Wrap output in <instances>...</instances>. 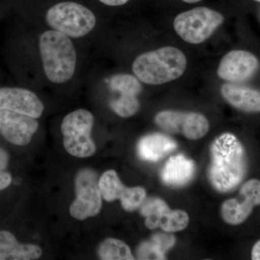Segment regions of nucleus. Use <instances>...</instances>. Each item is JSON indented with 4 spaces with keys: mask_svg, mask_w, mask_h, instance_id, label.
<instances>
[{
    "mask_svg": "<svg viewBox=\"0 0 260 260\" xmlns=\"http://www.w3.org/2000/svg\"><path fill=\"white\" fill-rule=\"evenodd\" d=\"M208 175L210 184L219 192L234 190L241 184L246 172L244 145L235 135L223 133L212 143Z\"/></svg>",
    "mask_w": 260,
    "mask_h": 260,
    "instance_id": "1",
    "label": "nucleus"
},
{
    "mask_svg": "<svg viewBox=\"0 0 260 260\" xmlns=\"http://www.w3.org/2000/svg\"><path fill=\"white\" fill-rule=\"evenodd\" d=\"M186 68L185 54L176 47H166L138 56L133 71L141 83L158 85L178 79Z\"/></svg>",
    "mask_w": 260,
    "mask_h": 260,
    "instance_id": "2",
    "label": "nucleus"
},
{
    "mask_svg": "<svg viewBox=\"0 0 260 260\" xmlns=\"http://www.w3.org/2000/svg\"><path fill=\"white\" fill-rule=\"evenodd\" d=\"M39 47L48 80L56 84L69 81L77 63L76 51L70 38L56 30H47L39 37Z\"/></svg>",
    "mask_w": 260,
    "mask_h": 260,
    "instance_id": "3",
    "label": "nucleus"
},
{
    "mask_svg": "<svg viewBox=\"0 0 260 260\" xmlns=\"http://www.w3.org/2000/svg\"><path fill=\"white\" fill-rule=\"evenodd\" d=\"M45 19L52 30L73 39L88 35L96 24L93 12L75 2H61L53 5L47 10Z\"/></svg>",
    "mask_w": 260,
    "mask_h": 260,
    "instance_id": "4",
    "label": "nucleus"
},
{
    "mask_svg": "<svg viewBox=\"0 0 260 260\" xmlns=\"http://www.w3.org/2000/svg\"><path fill=\"white\" fill-rule=\"evenodd\" d=\"M94 117L85 109H78L65 116L61 125L63 144L68 153L77 158H88L96 147L91 138Z\"/></svg>",
    "mask_w": 260,
    "mask_h": 260,
    "instance_id": "5",
    "label": "nucleus"
},
{
    "mask_svg": "<svg viewBox=\"0 0 260 260\" xmlns=\"http://www.w3.org/2000/svg\"><path fill=\"white\" fill-rule=\"evenodd\" d=\"M223 15L206 7L183 12L176 17L174 28L184 42L191 44L205 42L224 22Z\"/></svg>",
    "mask_w": 260,
    "mask_h": 260,
    "instance_id": "6",
    "label": "nucleus"
},
{
    "mask_svg": "<svg viewBox=\"0 0 260 260\" xmlns=\"http://www.w3.org/2000/svg\"><path fill=\"white\" fill-rule=\"evenodd\" d=\"M75 185L76 198L70 205V215L79 220L97 215L102 209V195L96 174L90 169L80 171Z\"/></svg>",
    "mask_w": 260,
    "mask_h": 260,
    "instance_id": "7",
    "label": "nucleus"
},
{
    "mask_svg": "<svg viewBox=\"0 0 260 260\" xmlns=\"http://www.w3.org/2000/svg\"><path fill=\"white\" fill-rule=\"evenodd\" d=\"M155 122L164 131L172 134H181L189 140L203 138L209 131V121L203 114L165 110L159 112Z\"/></svg>",
    "mask_w": 260,
    "mask_h": 260,
    "instance_id": "8",
    "label": "nucleus"
},
{
    "mask_svg": "<svg viewBox=\"0 0 260 260\" xmlns=\"http://www.w3.org/2000/svg\"><path fill=\"white\" fill-rule=\"evenodd\" d=\"M140 213L145 217V224L148 229L160 228L167 233L181 232L189 222V215L185 211L171 210L164 200L158 198L145 200Z\"/></svg>",
    "mask_w": 260,
    "mask_h": 260,
    "instance_id": "9",
    "label": "nucleus"
},
{
    "mask_svg": "<svg viewBox=\"0 0 260 260\" xmlns=\"http://www.w3.org/2000/svg\"><path fill=\"white\" fill-rule=\"evenodd\" d=\"M109 84L111 90L119 94L109 103L111 109L121 117L134 116L140 109L138 97L143 90L140 80L135 75L121 73L112 76Z\"/></svg>",
    "mask_w": 260,
    "mask_h": 260,
    "instance_id": "10",
    "label": "nucleus"
},
{
    "mask_svg": "<svg viewBox=\"0 0 260 260\" xmlns=\"http://www.w3.org/2000/svg\"><path fill=\"white\" fill-rule=\"evenodd\" d=\"M260 205V181L251 179L243 184L239 197L224 202L221 215L230 225H239L250 215L253 208Z\"/></svg>",
    "mask_w": 260,
    "mask_h": 260,
    "instance_id": "11",
    "label": "nucleus"
},
{
    "mask_svg": "<svg viewBox=\"0 0 260 260\" xmlns=\"http://www.w3.org/2000/svg\"><path fill=\"white\" fill-rule=\"evenodd\" d=\"M99 186L106 201L119 200L123 208L126 211H133L139 208L146 198L144 188L141 186L126 187L114 170L104 172L99 179Z\"/></svg>",
    "mask_w": 260,
    "mask_h": 260,
    "instance_id": "12",
    "label": "nucleus"
},
{
    "mask_svg": "<svg viewBox=\"0 0 260 260\" xmlns=\"http://www.w3.org/2000/svg\"><path fill=\"white\" fill-rule=\"evenodd\" d=\"M259 67V61L252 53L234 50L222 58L217 74L225 81L239 83L251 78L257 72Z\"/></svg>",
    "mask_w": 260,
    "mask_h": 260,
    "instance_id": "13",
    "label": "nucleus"
},
{
    "mask_svg": "<svg viewBox=\"0 0 260 260\" xmlns=\"http://www.w3.org/2000/svg\"><path fill=\"white\" fill-rule=\"evenodd\" d=\"M35 118L13 111L0 109V134L12 144L25 146L37 133Z\"/></svg>",
    "mask_w": 260,
    "mask_h": 260,
    "instance_id": "14",
    "label": "nucleus"
},
{
    "mask_svg": "<svg viewBox=\"0 0 260 260\" xmlns=\"http://www.w3.org/2000/svg\"><path fill=\"white\" fill-rule=\"evenodd\" d=\"M0 109L13 111L38 119L44 107L37 94L28 89L0 87Z\"/></svg>",
    "mask_w": 260,
    "mask_h": 260,
    "instance_id": "15",
    "label": "nucleus"
},
{
    "mask_svg": "<svg viewBox=\"0 0 260 260\" xmlns=\"http://www.w3.org/2000/svg\"><path fill=\"white\" fill-rule=\"evenodd\" d=\"M220 93L231 106L242 112H260V90L225 83L220 88Z\"/></svg>",
    "mask_w": 260,
    "mask_h": 260,
    "instance_id": "16",
    "label": "nucleus"
},
{
    "mask_svg": "<svg viewBox=\"0 0 260 260\" xmlns=\"http://www.w3.org/2000/svg\"><path fill=\"white\" fill-rule=\"evenodd\" d=\"M42 255L39 246L20 244L8 231H0V260H34Z\"/></svg>",
    "mask_w": 260,
    "mask_h": 260,
    "instance_id": "17",
    "label": "nucleus"
},
{
    "mask_svg": "<svg viewBox=\"0 0 260 260\" xmlns=\"http://www.w3.org/2000/svg\"><path fill=\"white\" fill-rule=\"evenodd\" d=\"M177 148V143L167 135L153 133L140 139L138 152L143 160L155 162L164 158Z\"/></svg>",
    "mask_w": 260,
    "mask_h": 260,
    "instance_id": "18",
    "label": "nucleus"
},
{
    "mask_svg": "<svg viewBox=\"0 0 260 260\" xmlns=\"http://www.w3.org/2000/svg\"><path fill=\"white\" fill-rule=\"evenodd\" d=\"M194 172V162L179 154L167 160L162 168L160 177L164 184L167 185L181 186L191 181Z\"/></svg>",
    "mask_w": 260,
    "mask_h": 260,
    "instance_id": "19",
    "label": "nucleus"
},
{
    "mask_svg": "<svg viewBox=\"0 0 260 260\" xmlns=\"http://www.w3.org/2000/svg\"><path fill=\"white\" fill-rule=\"evenodd\" d=\"M172 234H157L150 242H143L138 249V259H165V253L174 245Z\"/></svg>",
    "mask_w": 260,
    "mask_h": 260,
    "instance_id": "20",
    "label": "nucleus"
},
{
    "mask_svg": "<svg viewBox=\"0 0 260 260\" xmlns=\"http://www.w3.org/2000/svg\"><path fill=\"white\" fill-rule=\"evenodd\" d=\"M99 257L104 260H133L134 256L127 244L119 239H107L99 247Z\"/></svg>",
    "mask_w": 260,
    "mask_h": 260,
    "instance_id": "21",
    "label": "nucleus"
},
{
    "mask_svg": "<svg viewBox=\"0 0 260 260\" xmlns=\"http://www.w3.org/2000/svg\"><path fill=\"white\" fill-rule=\"evenodd\" d=\"M13 180L9 172L0 171V191L4 190L10 185Z\"/></svg>",
    "mask_w": 260,
    "mask_h": 260,
    "instance_id": "22",
    "label": "nucleus"
},
{
    "mask_svg": "<svg viewBox=\"0 0 260 260\" xmlns=\"http://www.w3.org/2000/svg\"><path fill=\"white\" fill-rule=\"evenodd\" d=\"M9 162V156L8 154L0 148V171H4L8 167Z\"/></svg>",
    "mask_w": 260,
    "mask_h": 260,
    "instance_id": "23",
    "label": "nucleus"
},
{
    "mask_svg": "<svg viewBox=\"0 0 260 260\" xmlns=\"http://www.w3.org/2000/svg\"><path fill=\"white\" fill-rule=\"evenodd\" d=\"M99 1L107 6L116 7L125 5L129 0H99Z\"/></svg>",
    "mask_w": 260,
    "mask_h": 260,
    "instance_id": "24",
    "label": "nucleus"
},
{
    "mask_svg": "<svg viewBox=\"0 0 260 260\" xmlns=\"http://www.w3.org/2000/svg\"><path fill=\"white\" fill-rule=\"evenodd\" d=\"M251 259L260 260V240L254 244L251 250Z\"/></svg>",
    "mask_w": 260,
    "mask_h": 260,
    "instance_id": "25",
    "label": "nucleus"
},
{
    "mask_svg": "<svg viewBox=\"0 0 260 260\" xmlns=\"http://www.w3.org/2000/svg\"><path fill=\"white\" fill-rule=\"evenodd\" d=\"M183 2L186 3H189V4H194V3H198V2L201 1V0H182Z\"/></svg>",
    "mask_w": 260,
    "mask_h": 260,
    "instance_id": "26",
    "label": "nucleus"
},
{
    "mask_svg": "<svg viewBox=\"0 0 260 260\" xmlns=\"http://www.w3.org/2000/svg\"><path fill=\"white\" fill-rule=\"evenodd\" d=\"M254 1L257 2V3H260V0H254Z\"/></svg>",
    "mask_w": 260,
    "mask_h": 260,
    "instance_id": "27",
    "label": "nucleus"
}]
</instances>
